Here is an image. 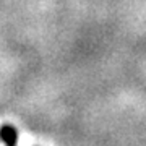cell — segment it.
Wrapping results in <instances>:
<instances>
[{
  "label": "cell",
  "instance_id": "6da1fadb",
  "mask_svg": "<svg viewBox=\"0 0 146 146\" xmlns=\"http://www.w3.org/2000/svg\"><path fill=\"white\" fill-rule=\"evenodd\" d=\"M0 140L5 146H16V143H18V130L11 123H3L0 127Z\"/></svg>",
  "mask_w": 146,
  "mask_h": 146
}]
</instances>
